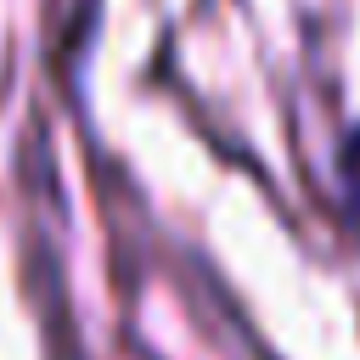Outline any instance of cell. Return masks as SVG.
<instances>
[{
	"instance_id": "obj_1",
	"label": "cell",
	"mask_w": 360,
	"mask_h": 360,
	"mask_svg": "<svg viewBox=\"0 0 360 360\" xmlns=\"http://www.w3.org/2000/svg\"><path fill=\"white\" fill-rule=\"evenodd\" d=\"M338 191H343V202L360 225V129H349L343 146H338Z\"/></svg>"
}]
</instances>
